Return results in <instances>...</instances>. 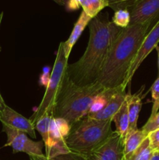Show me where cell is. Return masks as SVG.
I'll use <instances>...</instances> for the list:
<instances>
[{
  "mask_svg": "<svg viewBox=\"0 0 159 160\" xmlns=\"http://www.w3.org/2000/svg\"><path fill=\"white\" fill-rule=\"evenodd\" d=\"M88 44L77 62L68 64L66 73L73 83L79 86L94 84L108 53L123 28L110 21L108 13L98 14L88 24Z\"/></svg>",
  "mask_w": 159,
  "mask_h": 160,
  "instance_id": "1",
  "label": "cell"
},
{
  "mask_svg": "<svg viewBox=\"0 0 159 160\" xmlns=\"http://www.w3.org/2000/svg\"><path fill=\"white\" fill-rule=\"evenodd\" d=\"M156 22L137 23L122 29L109 52L97 82L104 88L124 86L142 42Z\"/></svg>",
  "mask_w": 159,
  "mask_h": 160,
  "instance_id": "2",
  "label": "cell"
},
{
  "mask_svg": "<svg viewBox=\"0 0 159 160\" xmlns=\"http://www.w3.org/2000/svg\"><path fill=\"white\" fill-rule=\"evenodd\" d=\"M104 89L98 82L86 86L73 83L65 73L58 91L52 111L54 119H61L72 126L87 116L95 98Z\"/></svg>",
  "mask_w": 159,
  "mask_h": 160,
  "instance_id": "3",
  "label": "cell"
},
{
  "mask_svg": "<svg viewBox=\"0 0 159 160\" xmlns=\"http://www.w3.org/2000/svg\"><path fill=\"white\" fill-rule=\"evenodd\" d=\"M112 120H98L86 116L70 126L65 144L70 152L86 157L112 136Z\"/></svg>",
  "mask_w": 159,
  "mask_h": 160,
  "instance_id": "4",
  "label": "cell"
},
{
  "mask_svg": "<svg viewBox=\"0 0 159 160\" xmlns=\"http://www.w3.org/2000/svg\"><path fill=\"white\" fill-rule=\"evenodd\" d=\"M67 65H68V59L65 56L63 42H62L59 44V48L56 52L55 61L51 77L47 85L46 91L42 98L41 102L40 103L38 108L36 109L35 112L30 118L34 125L45 112H48V114L52 116L56 95H57L58 91L65 73Z\"/></svg>",
  "mask_w": 159,
  "mask_h": 160,
  "instance_id": "5",
  "label": "cell"
},
{
  "mask_svg": "<svg viewBox=\"0 0 159 160\" xmlns=\"http://www.w3.org/2000/svg\"><path fill=\"white\" fill-rule=\"evenodd\" d=\"M2 131L6 133L7 136V142L4 147H11L13 153L24 152L29 156H43V141L34 142L27 137L26 133L6 124H2Z\"/></svg>",
  "mask_w": 159,
  "mask_h": 160,
  "instance_id": "6",
  "label": "cell"
},
{
  "mask_svg": "<svg viewBox=\"0 0 159 160\" xmlns=\"http://www.w3.org/2000/svg\"><path fill=\"white\" fill-rule=\"evenodd\" d=\"M159 43V19L157 22L154 24V26L151 28L149 32L143 39L141 44L140 49L136 56L135 59L129 69V73L127 75L126 81H125L124 86H126L130 83L134 73H136L142 62H143L147 56L158 45Z\"/></svg>",
  "mask_w": 159,
  "mask_h": 160,
  "instance_id": "7",
  "label": "cell"
},
{
  "mask_svg": "<svg viewBox=\"0 0 159 160\" xmlns=\"http://www.w3.org/2000/svg\"><path fill=\"white\" fill-rule=\"evenodd\" d=\"M85 160H125L123 139L114 131L103 145L86 156Z\"/></svg>",
  "mask_w": 159,
  "mask_h": 160,
  "instance_id": "8",
  "label": "cell"
},
{
  "mask_svg": "<svg viewBox=\"0 0 159 160\" xmlns=\"http://www.w3.org/2000/svg\"><path fill=\"white\" fill-rule=\"evenodd\" d=\"M129 25L157 21L159 19V0H137L129 9Z\"/></svg>",
  "mask_w": 159,
  "mask_h": 160,
  "instance_id": "9",
  "label": "cell"
},
{
  "mask_svg": "<svg viewBox=\"0 0 159 160\" xmlns=\"http://www.w3.org/2000/svg\"><path fill=\"white\" fill-rule=\"evenodd\" d=\"M0 121L2 124H6L14 129L26 133L32 138H36L35 126L32 121L8 106L0 110Z\"/></svg>",
  "mask_w": 159,
  "mask_h": 160,
  "instance_id": "10",
  "label": "cell"
},
{
  "mask_svg": "<svg viewBox=\"0 0 159 160\" xmlns=\"http://www.w3.org/2000/svg\"><path fill=\"white\" fill-rule=\"evenodd\" d=\"M67 134L61 131L55 120L52 117L49 127V140L45 145V156L47 158L55 157L61 154L70 152L65 144Z\"/></svg>",
  "mask_w": 159,
  "mask_h": 160,
  "instance_id": "11",
  "label": "cell"
},
{
  "mask_svg": "<svg viewBox=\"0 0 159 160\" xmlns=\"http://www.w3.org/2000/svg\"><path fill=\"white\" fill-rule=\"evenodd\" d=\"M126 96V87L119 86L117 88L116 92L114 93V95L111 97L110 99L101 110L96 112L89 113L87 114V116L90 118L98 120H112L114 115L118 112L123 103L124 102Z\"/></svg>",
  "mask_w": 159,
  "mask_h": 160,
  "instance_id": "12",
  "label": "cell"
},
{
  "mask_svg": "<svg viewBox=\"0 0 159 160\" xmlns=\"http://www.w3.org/2000/svg\"><path fill=\"white\" fill-rule=\"evenodd\" d=\"M144 89V86L140 88L137 93L131 95L130 93H126V99L127 102L128 115H129V131H136L137 128V121H138L139 114L142 107V93ZM128 131V132H129Z\"/></svg>",
  "mask_w": 159,
  "mask_h": 160,
  "instance_id": "13",
  "label": "cell"
},
{
  "mask_svg": "<svg viewBox=\"0 0 159 160\" xmlns=\"http://www.w3.org/2000/svg\"><path fill=\"white\" fill-rule=\"evenodd\" d=\"M92 18L87 16L84 11L81 12L77 21L74 24L71 34L70 35L69 38L65 42H63L64 52H65V56L67 59H69V57H70L73 47L74 46L79 38L80 37L83 31H84L85 28L89 24Z\"/></svg>",
  "mask_w": 159,
  "mask_h": 160,
  "instance_id": "14",
  "label": "cell"
},
{
  "mask_svg": "<svg viewBox=\"0 0 159 160\" xmlns=\"http://www.w3.org/2000/svg\"><path fill=\"white\" fill-rule=\"evenodd\" d=\"M147 135V133L143 131L142 128L128 132L123 142V153H124L125 160L129 159L131 155L141 145Z\"/></svg>",
  "mask_w": 159,
  "mask_h": 160,
  "instance_id": "15",
  "label": "cell"
},
{
  "mask_svg": "<svg viewBox=\"0 0 159 160\" xmlns=\"http://www.w3.org/2000/svg\"><path fill=\"white\" fill-rule=\"evenodd\" d=\"M112 122H114L115 125V131L120 136V138L123 139V142H124L125 138H126L128 131H129V126L126 99H125L124 102L123 103L120 109L114 115L113 118H112Z\"/></svg>",
  "mask_w": 159,
  "mask_h": 160,
  "instance_id": "16",
  "label": "cell"
},
{
  "mask_svg": "<svg viewBox=\"0 0 159 160\" xmlns=\"http://www.w3.org/2000/svg\"><path fill=\"white\" fill-rule=\"evenodd\" d=\"M83 11L90 18H94L99 14V12L108 6L106 0H76Z\"/></svg>",
  "mask_w": 159,
  "mask_h": 160,
  "instance_id": "17",
  "label": "cell"
},
{
  "mask_svg": "<svg viewBox=\"0 0 159 160\" xmlns=\"http://www.w3.org/2000/svg\"><path fill=\"white\" fill-rule=\"evenodd\" d=\"M155 152L151 148L148 137L135 150L128 160H151Z\"/></svg>",
  "mask_w": 159,
  "mask_h": 160,
  "instance_id": "18",
  "label": "cell"
},
{
  "mask_svg": "<svg viewBox=\"0 0 159 160\" xmlns=\"http://www.w3.org/2000/svg\"><path fill=\"white\" fill-rule=\"evenodd\" d=\"M51 119H52V116L48 114V112H45L34 124L35 128L41 135L42 141L45 145L48 144V140H49V127Z\"/></svg>",
  "mask_w": 159,
  "mask_h": 160,
  "instance_id": "19",
  "label": "cell"
},
{
  "mask_svg": "<svg viewBox=\"0 0 159 160\" xmlns=\"http://www.w3.org/2000/svg\"><path fill=\"white\" fill-rule=\"evenodd\" d=\"M112 22L120 28H126L130 23V12L129 9H119L115 11L112 17Z\"/></svg>",
  "mask_w": 159,
  "mask_h": 160,
  "instance_id": "20",
  "label": "cell"
},
{
  "mask_svg": "<svg viewBox=\"0 0 159 160\" xmlns=\"http://www.w3.org/2000/svg\"><path fill=\"white\" fill-rule=\"evenodd\" d=\"M31 160H85V157L81 155L77 154L75 152L65 153V154H61L56 156L55 157L47 158L45 155L43 156H29Z\"/></svg>",
  "mask_w": 159,
  "mask_h": 160,
  "instance_id": "21",
  "label": "cell"
},
{
  "mask_svg": "<svg viewBox=\"0 0 159 160\" xmlns=\"http://www.w3.org/2000/svg\"><path fill=\"white\" fill-rule=\"evenodd\" d=\"M151 92L153 100V106L149 120L152 119L159 111V76L151 85Z\"/></svg>",
  "mask_w": 159,
  "mask_h": 160,
  "instance_id": "22",
  "label": "cell"
},
{
  "mask_svg": "<svg viewBox=\"0 0 159 160\" xmlns=\"http://www.w3.org/2000/svg\"><path fill=\"white\" fill-rule=\"evenodd\" d=\"M137 1V0H106L108 6L115 12L119 9H129Z\"/></svg>",
  "mask_w": 159,
  "mask_h": 160,
  "instance_id": "23",
  "label": "cell"
},
{
  "mask_svg": "<svg viewBox=\"0 0 159 160\" xmlns=\"http://www.w3.org/2000/svg\"><path fill=\"white\" fill-rule=\"evenodd\" d=\"M159 128V111L157 112L155 116L152 119H148L146 124L142 128V129L146 131L147 134H149L151 131L157 129Z\"/></svg>",
  "mask_w": 159,
  "mask_h": 160,
  "instance_id": "24",
  "label": "cell"
},
{
  "mask_svg": "<svg viewBox=\"0 0 159 160\" xmlns=\"http://www.w3.org/2000/svg\"><path fill=\"white\" fill-rule=\"evenodd\" d=\"M151 148L154 152L159 151V128L151 131L147 135Z\"/></svg>",
  "mask_w": 159,
  "mask_h": 160,
  "instance_id": "25",
  "label": "cell"
},
{
  "mask_svg": "<svg viewBox=\"0 0 159 160\" xmlns=\"http://www.w3.org/2000/svg\"><path fill=\"white\" fill-rule=\"evenodd\" d=\"M6 106V103H5L4 99H3L2 96L1 94H0V110L2 109H4Z\"/></svg>",
  "mask_w": 159,
  "mask_h": 160,
  "instance_id": "26",
  "label": "cell"
},
{
  "mask_svg": "<svg viewBox=\"0 0 159 160\" xmlns=\"http://www.w3.org/2000/svg\"><path fill=\"white\" fill-rule=\"evenodd\" d=\"M151 160H159V153L158 152H155L151 157Z\"/></svg>",
  "mask_w": 159,
  "mask_h": 160,
  "instance_id": "27",
  "label": "cell"
},
{
  "mask_svg": "<svg viewBox=\"0 0 159 160\" xmlns=\"http://www.w3.org/2000/svg\"><path fill=\"white\" fill-rule=\"evenodd\" d=\"M52 1H54L55 2H56L57 4H59V6H64V5L65 4V2L64 0H52Z\"/></svg>",
  "mask_w": 159,
  "mask_h": 160,
  "instance_id": "28",
  "label": "cell"
},
{
  "mask_svg": "<svg viewBox=\"0 0 159 160\" xmlns=\"http://www.w3.org/2000/svg\"><path fill=\"white\" fill-rule=\"evenodd\" d=\"M155 49L157 50V58H158V59H157V67H158V74H159V45H157V46L156 47ZM158 76H159V75H158Z\"/></svg>",
  "mask_w": 159,
  "mask_h": 160,
  "instance_id": "29",
  "label": "cell"
},
{
  "mask_svg": "<svg viewBox=\"0 0 159 160\" xmlns=\"http://www.w3.org/2000/svg\"><path fill=\"white\" fill-rule=\"evenodd\" d=\"M2 17H3V12H2L1 13H0V27H1V23H2ZM2 50V48L1 46H0V52H1Z\"/></svg>",
  "mask_w": 159,
  "mask_h": 160,
  "instance_id": "30",
  "label": "cell"
},
{
  "mask_svg": "<svg viewBox=\"0 0 159 160\" xmlns=\"http://www.w3.org/2000/svg\"><path fill=\"white\" fill-rule=\"evenodd\" d=\"M158 153H159V151H158Z\"/></svg>",
  "mask_w": 159,
  "mask_h": 160,
  "instance_id": "31",
  "label": "cell"
}]
</instances>
